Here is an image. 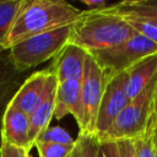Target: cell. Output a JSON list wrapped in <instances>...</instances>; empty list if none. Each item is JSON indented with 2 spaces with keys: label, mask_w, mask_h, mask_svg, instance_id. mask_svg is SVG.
Segmentation results:
<instances>
[{
  "label": "cell",
  "mask_w": 157,
  "mask_h": 157,
  "mask_svg": "<svg viewBox=\"0 0 157 157\" xmlns=\"http://www.w3.org/2000/svg\"><path fill=\"white\" fill-rule=\"evenodd\" d=\"M81 10L64 0H25L4 42V52L31 37L69 26Z\"/></svg>",
  "instance_id": "obj_1"
},
{
  "label": "cell",
  "mask_w": 157,
  "mask_h": 157,
  "mask_svg": "<svg viewBox=\"0 0 157 157\" xmlns=\"http://www.w3.org/2000/svg\"><path fill=\"white\" fill-rule=\"evenodd\" d=\"M135 34L130 25L118 15L104 10H85L71 26L69 43L91 53L118 45Z\"/></svg>",
  "instance_id": "obj_2"
},
{
  "label": "cell",
  "mask_w": 157,
  "mask_h": 157,
  "mask_svg": "<svg viewBox=\"0 0 157 157\" xmlns=\"http://www.w3.org/2000/svg\"><path fill=\"white\" fill-rule=\"evenodd\" d=\"M71 25L25 39L9 49L7 59L20 72H26L37 65L54 59L69 43Z\"/></svg>",
  "instance_id": "obj_3"
},
{
  "label": "cell",
  "mask_w": 157,
  "mask_h": 157,
  "mask_svg": "<svg viewBox=\"0 0 157 157\" xmlns=\"http://www.w3.org/2000/svg\"><path fill=\"white\" fill-rule=\"evenodd\" d=\"M156 91L157 74L135 98L129 101L102 140H135L141 136L155 113Z\"/></svg>",
  "instance_id": "obj_4"
},
{
  "label": "cell",
  "mask_w": 157,
  "mask_h": 157,
  "mask_svg": "<svg viewBox=\"0 0 157 157\" xmlns=\"http://www.w3.org/2000/svg\"><path fill=\"white\" fill-rule=\"evenodd\" d=\"M155 53H157V44L136 33L118 45L91 52L90 54L107 74H119Z\"/></svg>",
  "instance_id": "obj_5"
},
{
  "label": "cell",
  "mask_w": 157,
  "mask_h": 157,
  "mask_svg": "<svg viewBox=\"0 0 157 157\" xmlns=\"http://www.w3.org/2000/svg\"><path fill=\"white\" fill-rule=\"evenodd\" d=\"M126 86V72L119 74H107V81L103 91V96L99 103L93 135L102 140L118 115L128 105L129 98L125 91Z\"/></svg>",
  "instance_id": "obj_6"
},
{
  "label": "cell",
  "mask_w": 157,
  "mask_h": 157,
  "mask_svg": "<svg viewBox=\"0 0 157 157\" xmlns=\"http://www.w3.org/2000/svg\"><path fill=\"white\" fill-rule=\"evenodd\" d=\"M107 81V72L97 64L93 56L87 53L83 74L81 77V99L83 108L85 134H93L94 123Z\"/></svg>",
  "instance_id": "obj_7"
},
{
  "label": "cell",
  "mask_w": 157,
  "mask_h": 157,
  "mask_svg": "<svg viewBox=\"0 0 157 157\" xmlns=\"http://www.w3.org/2000/svg\"><path fill=\"white\" fill-rule=\"evenodd\" d=\"M49 75V66L31 74L28 77L25 78L22 85L18 87L10 104L16 109L26 113L27 115L33 114L45 96Z\"/></svg>",
  "instance_id": "obj_8"
},
{
  "label": "cell",
  "mask_w": 157,
  "mask_h": 157,
  "mask_svg": "<svg viewBox=\"0 0 157 157\" xmlns=\"http://www.w3.org/2000/svg\"><path fill=\"white\" fill-rule=\"evenodd\" d=\"M67 114H71L75 118L80 128V132H82L85 119L81 99V80H66L64 82H58L54 118L61 120Z\"/></svg>",
  "instance_id": "obj_9"
},
{
  "label": "cell",
  "mask_w": 157,
  "mask_h": 157,
  "mask_svg": "<svg viewBox=\"0 0 157 157\" xmlns=\"http://www.w3.org/2000/svg\"><path fill=\"white\" fill-rule=\"evenodd\" d=\"M87 52L77 45L67 43L53 59L50 70L58 82L66 80H81Z\"/></svg>",
  "instance_id": "obj_10"
},
{
  "label": "cell",
  "mask_w": 157,
  "mask_h": 157,
  "mask_svg": "<svg viewBox=\"0 0 157 157\" xmlns=\"http://www.w3.org/2000/svg\"><path fill=\"white\" fill-rule=\"evenodd\" d=\"M1 137L2 142L31 152L33 146L29 140V115L9 104L2 119Z\"/></svg>",
  "instance_id": "obj_11"
},
{
  "label": "cell",
  "mask_w": 157,
  "mask_h": 157,
  "mask_svg": "<svg viewBox=\"0 0 157 157\" xmlns=\"http://www.w3.org/2000/svg\"><path fill=\"white\" fill-rule=\"evenodd\" d=\"M56 87H58V80L50 70L45 96L42 103L39 104V107L37 108V110L29 115V140L33 147L39 135L50 125V121L54 118Z\"/></svg>",
  "instance_id": "obj_12"
},
{
  "label": "cell",
  "mask_w": 157,
  "mask_h": 157,
  "mask_svg": "<svg viewBox=\"0 0 157 157\" xmlns=\"http://www.w3.org/2000/svg\"><path fill=\"white\" fill-rule=\"evenodd\" d=\"M125 72L126 96L129 99H132L148 85V82L157 74V53L139 60Z\"/></svg>",
  "instance_id": "obj_13"
},
{
  "label": "cell",
  "mask_w": 157,
  "mask_h": 157,
  "mask_svg": "<svg viewBox=\"0 0 157 157\" xmlns=\"http://www.w3.org/2000/svg\"><path fill=\"white\" fill-rule=\"evenodd\" d=\"M103 10L120 17H139L157 26V0H124Z\"/></svg>",
  "instance_id": "obj_14"
},
{
  "label": "cell",
  "mask_w": 157,
  "mask_h": 157,
  "mask_svg": "<svg viewBox=\"0 0 157 157\" xmlns=\"http://www.w3.org/2000/svg\"><path fill=\"white\" fill-rule=\"evenodd\" d=\"M25 81V74L17 71L9 61L7 55L0 54V103L11 101Z\"/></svg>",
  "instance_id": "obj_15"
},
{
  "label": "cell",
  "mask_w": 157,
  "mask_h": 157,
  "mask_svg": "<svg viewBox=\"0 0 157 157\" xmlns=\"http://www.w3.org/2000/svg\"><path fill=\"white\" fill-rule=\"evenodd\" d=\"M137 157H157V115L153 113L146 130L134 140Z\"/></svg>",
  "instance_id": "obj_16"
},
{
  "label": "cell",
  "mask_w": 157,
  "mask_h": 157,
  "mask_svg": "<svg viewBox=\"0 0 157 157\" xmlns=\"http://www.w3.org/2000/svg\"><path fill=\"white\" fill-rule=\"evenodd\" d=\"M25 0H0V54L4 42L23 5Z\"/></svg>",
  "instance_id": "obj_17"
},
{
  "label": "cell",
  "mask_w": 157,
  "mask_h": 157,
  "mask_svg": "<svg viewBox=\"0 0 157 157\" xmlns=\"http://www.w3.org/2000/svg\"><path fill=\"white\" fill-rule=\"evenodd\" d=\"M99 139L93 134L78 132L74 147L66 157H96Z\"/></svg>",
  "instance_id": "obj_18"
},
{
  "label": "cell",
  "mask_w": 157,
  "mask_h": 157,
  "mask_svg": "<svg viewBox=\"0 0 157 157\" xmlns=\"http://www.w3.org/2000/svg\"><path fill=\"white\" fill-rule=\"evenodd\" d=\"M37 141L61 144V145H72L75 142V139H72L71 135L64 128H61V126H48L39 135Z\"/></svg>",
  "instance_id": "obj_19"
},
{
  "label": "cell",
  "mask_w": 157,
  "mask_h": 157,
  "mask_svg": "<svg viewBox=\"0 0 157 157\" xmlns=\"http://www.w3.org/2000/svg\"><path fill=\"white\" fill-rule=\"evenodd\" d=\"M129 25L130 27L140 36L147 38L148 40L153 42L155 44H157V26L146 21V20H142V18H139V17H123Z\"/></svg>",
  "instance_id": "obj_20"
},
{
  "label": "cell",
  "mask_w": 157,
  "mask_h": 157,
  "mask_svg": "<svg viewBox=\"0 0 157 157\" xmlns=\"http://www.w3.org/2000/svg\"><path fill=\"white\" fill-rule=\"evenodd\" d=\"M37 147L39 157H66L74 147L72 145H61V144H53V142H43L37 141L34 144Z\"/></svg>",
  "instance_id": "obj_21"
},
{
  "label": "cell",
  "mask_w": 157,
  "mask_h": 157,
  "mask_svg": "<svg viewBox=\"0 0 157 157\" xmlns=\"http://www.w3.org/2000/svg\"><path fill=\"white\" fill-rule=\"evenodd\" d=\"M96 157H119L118 144L112 140H99Z\"/></svg>",
  "instance_id": "obj_22"
},
{
  "label": "cell",
  "mask_w": 157,
  "mask_h": 157,
  "mask_svg": "<svg viewBox=\"0 0 157 157\" xmlns=\"http://www.w3.org/2000/svg\"><path fill=\"white\" fill-rule=\"evenodd\" d=\"M0 157H31V153L25 148L2 142L0 148Z\"/></svg>",
  "instance_id": "obj_23"
},
{
  "label": "cell",
  "mask_w": 157,
  "mask_h": 157,
  "mask_svg": "<svg viewBox=\"0 0 157 157\" xmlns=\"http://www.w3.org/2000/svg\"><path fill=\"white\" fill-rule=\"evenodd\" d=\"M118 144V151L119 157H137L134 140H119Z\"/></svg>",
  "instance_id": "obj_24"
},
{
  "label": "cell",
  "mask_w": 157,
  "mask_h": 157,
  "mask_svg": "<svg viewBox=\"0 0 157 157\" xmlns=\"http://www.w3.org/2000/svg\"><path fill=\"white\" fill-rule=\"evenodd\" d=\"M81 2L87 6V10H93V11L103 10L107 6H109V2L104 0H81Z\"/></svg>",
  "instance_id": "obj_25"
},
{
  "label": "cell",
  "mask_w": 157,
  "mask_h": 157,
  "mask_svg": "<svg viewBox=\"0 0 157 157\" xmlns=\"http://www.w3.org/2000/svg\"><path fill=\"white\" fill-rule=\"evenodd\" d=\"M11 101H5V102H1L0 103V148H1V145H2V137H1V130H2V119H4V114L6 112V108L9 107Z\"/></svg>",
  "instance_id": "obj_26"
},
{
  "label": "cell",
  "mask_w": 157,
  "mask_h": 157,
  "mask_svg": "<svg viewBox=\"0 0 157 157\" xmlns=\"http://www.w3.org/2000/svg\"><path fill=\"white\" fill-rule=\"evenodd\" d=\"M155 114L157 115V91H156V97H155Z\"/></svg>",
  "instance_id": "obj_27"
}]
</instances>
